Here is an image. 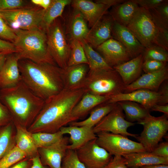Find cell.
<instances>
[{
  "instance_id": "obj_1",
  "label": "cell",
  "mask_w": 168,
  "mask_h": 168,
  "mask_svg": "<svg viewBox=\"0 0 168 168\" xmlns=\"http://www.w3.org/2000/svg\"><path fill=\"white\" fill-rule=\"evenodd\" d=\"M85 93L83 89H63L45 100L42 109L28 130L32 133L59 131L62 127L72 122V111Z\"/></svg>"
},
{
  "instance_id": "obj_2",
  "label": "cell",
  "mask_w": 168,
  "mask_h": 168,
  "mask_svg": "<svg viewBox=\"0 0 168 168\" xmlns=\"http://www.w3.org/2000/svg\"><path fill=\"white\" fill-rule=\"evenodd\" d=\"M18 64L22 81L44 101L64 89L65 70L56 64L24 59H20Z\"/></svg>"
},
{
  "instance_id": "obj_3",
  "label": "cell",
  "mask_w": 168,
  "mask_h": 168,
  "mask_svg": "<svg viewBox=\"0 0 168 168\" xmlns=\"http://www.w3.org/2000/svg\"><path fill=\"white\" fill-rule=\"evenodd\" d=\"M0 100L8 110L13 121L27 128L37 116L45 101L22 80L12 87L0 90Z\"/></svg>"
},
{
  "instance_id": "obj_4",
  "label": "cell",
  "mask_w": 168,
  "mask_h": 168,
  "mask_svg": "<svg viewBox=\"0 0 168 168\" xmlns=\"http://www.w3.org/2000/svg\"><path fill=\"white\" fill-rule=\"evenodd\" d=\"M14 30L16 37L13 44L20 59L56 64L49 51L45 30L38 27L29 30Z\"/></svg>"
},
{
  "instance_id": "obj_5",
  "label": "cell",
  "mask_w": 168,
  "mask_h": 168,
  "mask_svg": "<svg viewBox=\"0 0 168 168\" xmlns=\"http://www.w3.org/2000/svg\"><path fill=\"white\" fill-rule=\"evenodd\" d=\"M126 27L145 48L157 45L168 51V30L159 28L148 10L139 7Z\"/></svg>"
},
{
  "instance_id": "obj_6",
  "label": "cell",
  "mask_w": 168,
  "mask_h": 168,
  "mask_svg": "<svg viewBox=\"0 0 168 168\" xmlns=\"http://www.w3.org/2000/svg\"><path fill=\"white\" fill-rule=\"evenodd\" d=\"M126 85L118 73L110 69H89L82 89L93 95L110 96L124 93Z\"/></svg>"
},
{
  "instance_id": "obj_7",
  "label": "cell",
  "mask_w": 168,
  "mask_h": 168,
  "mask_svg": "<svg viewBox=\"0 0 168 168\" xmlns=\"http://www.w3.org/2000/svg\"><path fill=\"white\" fill-rule=\"evenodd\" d=\"M45 10L38 6L26 7L0 11V17L14 30L41 27Z\"/></svg>"
},
{
  "instance_id": "obj_8",
  "label": "cell",
  "mask_w": 168,
  "mask_h": 168,
  "mask_svg": "<svg viewBox=\"0 0 168 168\" xmlns=\"http://www.w3.org/2000/svg\"><path fill=\"white\" fill-rule=\"evenodd\" d=\"M49 51L56 64L63 69L68 67L70 48L63 25L57 19L46 29Z\"/></svg>"
},
{
  "instance_id": "obj_9",
  "label": "cell",
  "mask_w": 168,
  "mask_h": 168,
  "mask_svg": "<svg viewBox=\"0 0 168 168\" xmlns=\"http://www.w3.org/2000/svg\"><path fill=\"white\" fill-rule=\"evenodd\" d=\"M168 116L155 117L149 114L144 119L138 123L143 129L139 136L135 138L143 146L146 152H151L161 141L168 130Z\"/></svg>"
},
{
  "instance_id": "obj_10",
  "label": "cell",
  "mask_w": 168,
  "mask_h": 168,
  "mask_svg": "<svg viewBox=\"0 0 168 168\" xmlns=\"http://www.w3.org/2000/svg\"><path fill=\"white\" fill-rule=\"evenodd\" d=\"M96 134L97 144L112 156L146 152L140 143L131 140L127 136L108 132Z\"/></svg>"
},
{
  "instance_id": "obj_11",
  "label": "cell",
  "mask_w": 168,
  "mask_h": 168,
  "mask_svg": "<svg viewBox=\"0 0 168 168\" xmlns=\"http://www.w3.org/2000/svg\"><path fill=\"white\" fill-rule=\"evenodd\" d=\"M135 124L125 119L123 110L117 103L115 107L93 127V130L96 134L101 132H110L135 138L137 134L127 131L128 128Z\"/></svg>"
},
{
  "instance_id": "obj_12",
  "label": "cell",
  "mask_w": 168,
  "mask_h": 168,
  "mask_svg": "<svg viewBox=\"0 0 168 168\" xmlns=\"http://www.w3.org/2000/svg\"><path fill=\"white\" fill-rule=\"evenodd\" d=\"M76 151L79 160L87 168H104L113 157L97 144L96 139L89 141Z\"/></svg>"
},
{
  "instance_id": "obj_13",
  "label": "cell",
  "mask_w": 168,
  "mask_h": 168,
  "mask_svg": "<svg viewBox=\"0 0 168 168\" xmlns=\"http://www.w3.org/2000/svg\"><path fill=\"white\" fill-rule=\"evenodd\" d=\"M69 138L63 136L55 143L38 148L42 164L49 168H61L63 159L68 149Z\"/></svg>"
},
{
  "instance_id": "obj_14",
  "label": "cell",
  "mask_w": 168,
  "mask_h": 168,
  "mask_svg": "<svg viewBox=\"0 0 168 168\" xmlns=\"http://www.w3.org/2000/svg\"><path fill=\"white\" fill-rule=\"evenodd\" d=\"M161 99L160 92L146 89H140L128 93H121L110 96L107 101L115 103L119 101L128 100L137 103L150 111L155 104H159Z\"/></svg>"
},
{
  "instance_id": "obj_15",
  "label": "cell",
  "mask_w": 168,
  "mask_h": 168,
  "mask_svg": "<svg viewBox=\"0 0 168 168\" xmlns=\"http://www.w3.org/2000/svg\"><path fill=\"white\" fill-rule=\"evenodd\" d=\"M96 49L106 63L112 68L131 59L124 47L113 38L106 40Z\"/></svg>"
},
{
  "instance_id": "obj_16",
  "label": "cell",
  "mask_w": 168,
  "mask_h": 168,
  "mask_svg": "<svg viewBox=\"0 0 168 168\" xmlns=\"http://www.w3.org/2000/svg\"><path fill=\"white\" fill-rule=\"evenodd\" d=\"M112 35L113 38L124 47L131 59L142 54L144 51L145 48L128 28L114 21Z\"/></svg>"
},
{
  "instance_id": "obj_17",
  "label": "cell",
  "mask_w": 168,
  "mask_h": 168,
  "mask_svg": "<svg viewBox=\"0 0 168 168\" xmlns=\"http://www.w3.org/2000/svg\"><path fill=\"white\" fill-rule=\"evenodd\" d=\"M168 67L154 72L145 73L131 84L126 86L124 93L134 91L146 89L157 91L163 82L168 80Z\"/></svg>"
},
{
  "instance_id": "obj_18",
  "label": "cell",
  "mask_w": 168,
  "mask_h": 168,
  "mask_svg": "<svg viewBox=\"0 0 168 168\" xmlns=\"http://www.w3.org/2000/svg\"><path fill=\"white\" fill-rule=\"evenodd\" d=\"M114 21L109 12L89 29L84 40L93 48L98 46L112 38V30Z\"/></svg>"
},
{
  "instance_id": "obj_19",
  "label": "cell",
  "mask_w": 168,
  "mask_h": 168,
  "mask_svg": "<svg viewBox=\"0 0 168 168\" xmlns=\"http://www.w3.org/2000/svg\"><path fill=\"white\" fill-rule=\"evenodd\" d=\"M74 9L80 12L90 27H92L105 14L110 7L89 0H74L71 3Z\"/></svg>"
},
{
  "instance_id": "obj_20",
  "label": "cell",
  "mask_w": 168,
  "mask_h": 168,
  "mask_svg": "<svg viewBox=\"0 0 168 168\" xmlns=\"http://www.w3.org/2000/svg\"><path fill=\"white\" fill-rule=\"evenodd\" d=\"M20 59L16 53L7 55L0 71V90L12 87L22 81L19 67Z\"/></svg>"
},
{
  "instance_id": "obj_21",
  "label": "cell",
  "mask_w": 168,
  "mask_h": 168,
  "mask_svg": "<svg viewBox=\"0 0 168 168\" xmlns=\"http://www.w3.org/2000/svg\"><path fill=\"white\" fill-rule=\"evenodd\" d=\"M63 134L70 135L69 141L71 143L68 146V149L76 150L89 141L96 139V134L93 128L87 126H76L70 125L63 126L60 130Z\"/></svg>"
},
{
  "instance_id": "obj_22",
  "label": "cell",
  "mask_w": 168,
  "mask_h": 168,
  "mask_svg": "<svg viewBox=\"0 0 168 168\" xmlns=\"http://www.w3.org/2000/svg\"><path fill=\"white\" fill-rule=\"evenodd\" d=\"M143 61L142 54L113 68L118 73L124 84L127 86L131 84L140 77L142 71Z\"/></svg>"
},
{
  "instance_id": "obj_23",
  "label": "cell",
  "mask_w": 168,
  "mask_h": 168,
  "mask_svg": "<svg viewBox=\"0 0 168 168\" xmlns=\"http://www.w3.org/2000/svg\"><path fill=\"white\" fill-rule=\"evenodd\" d=\"M13 123L16 128V146L25 154L27 158L32 159L39 155L38 148L32 133L26 128L17 123Z\"/></svg>"
},
{
  "instance_id": "obj_24",
  "label": "cell",
  "mask_w": 168,
  "mask_h": 168,
  "mask_svg": "<svg viewBox=\"0 0 168 168\" xmlns=\"http://www.w3.org/2000/svg\"><path fill=\"white\" fill-rule=\"evenodd\" d=\"M64 89L73 90L82 89L89 70L87 64L68 66L64 69Z\"/></svg>"
},
{
  "instance_id": "obj_25",
  "label": "cell",
  "mask_w": 168,
  "mask_h": 168,
  "mask_svg": "<svg viewBox=\"0 0 168 168\" xmlns=\"http://www.w3.org/2000/svg\"><path fill=\"white\" fill-rule=\"evenodd\" d=\"M110 98V96L85 93L72 111V122L75 121L84 117L97 105L107 101Z\"/></svg>"
},
{
  "instance_id": "obj_26",
  "label": "cell",
  "mask_w": 168,
  "mask_h": 168,
  "mask_svg": "<svg viewBox=\"0 0 168 168\" xmlns=\"http://www.w3.org/2000/svg\"><path fill=\"white\" fill-rule=\"evenodd\" d=\"M87 22L82 14L74 9L68 19L65 32L70 41L85 40L89 30Z\"/></svg>"
},
{
  "instance_id": "obj_27",
  "label": "cell",
  "mask_w": 168,
  "mask_h": 168,
  "mask_svg": "<svg viewBox=\"0 0 168 168\" xmlns=\"http://www.w3.org/2000/svg\"><path fill=\"white\" fill-rule=\"evenodd\" d=\"M122 156L128 167H140L160 164L168 165V158L159 156L151 152H134L124 155Z\"/></svg>"
},
{
  "instance_id": "obj_28",
  "label": "cell",
  "mask_w": 168,
  "mask_h": 168,
  "mask_svg": "<svg viewBox=\"0 0 168 168\" xmlns=\"http://www.w3.org/2000/svg\"><path fill=\"white\" fill-rule=\"evenodd\" d=\"M139 7L132 0H125L123 3L112 7L109 13L114 21L126 26Z\"/></svg>"
},
{
  "instance_id": "obj_29",
  "label": "cell",
  "mask_w": 168,
  "mask_h": 168,
  "mask_svg": "<svg viewBox=\"0 0 168 168\" xmlns=\"http://www.w3.org/2000/svg\"><path fill=\"white\" fill-rule=\"evenodd\" d=\"M117 103H102L93 109L89 116L80 121H74L69 123L70 125L76 126H87L93 128L104 117L109 113L116 106Z\"/></svg>"
},
{
  "instance_id": "obj_30",
  "label": "cell",
  "mask_w": 168,
  "mask_h": 168,
  "mask_svg": "<svg viewBox=\"0 0 168 168\" xmlns=\"http://www.w3.org/2000/svg\"><path fill=\"white\" fill-rule=\"evenodd\" d=\"M71 0H52L45 10L41 27L45 31L52 23L62 16L65 7L71 4Z\"/></svg>"
},
{
  "instance_id": "obj_31",
  "label": "cell",
  "mask_w": 168,
  "mask_h": 168,
  "mask_svg": "<svg viewBox=\"0 0 168 168\" xmlns=\"http://www.w3.org/2000/svg\"><path fill=\"white\" fill-rule=\"evenodd\" d=\"M117 103L125 112L126 120L129 122H139L150 114V111L137 103L128 100Z\"/></svg>"
},
{
  "instance_id": "obj_32",
  "label": "cell",
  "mask_w": 168,
  "mask_h": 168,
  "mask_svg": "<svg viewBox=\"0 0 168 168\" xmlns=\"http://www.w3.org/2000/svg\"><path fill=\"white\" fill-rule=\"evenodd\" d=\"M16 128L12 121L0 127V160L15 146Z\"/></svg>"
},
{
  "instance_id": "obj_33",
  "label": "cell",
  "mask_w": 168,
  "mask_h": 168,
  "mask_svg": "<svg viewBox=\"0 0 168 168\" xmlns=\"http://www.w3.org/2000/svg\"><path fill=\"white\" fill-rule=\"evenodd\" d=\"M83 48L87 60L89 69H110L113 68L105 62L101 55L95 50L84 40L80 41Z\"/></svg>"
},
{
  "instance_id": "obj_34",
  "label": "cell",
  "mask_w": 168,
  "mask_h": 168,
  "mask_svg": "<svg viewBox=\"0 0 168 168\" xmlns=\"http://www.w3.org/2000/svg\"><path fill=\"white\" fill-rule=\"evenodd\" d=\"M70 52L68 67L82 64L88 65L83 48L80 42L76 40L70 41Z\"/></svg>"
},
{
  "instance_id": "obj_35",
  "label": "cell",
  "mask_w": 168,
  "mask_h": 168,
  "mask_svg": "<svg viewBox=\"0 0 168 168\" xmlns=\"http://www.w3.org/2000/svg\"><path fill=\"white\" fill-rule=\"evenodd\" d=\"M148 11L153 21L159 28L168 30V0Z\"/></svg>"
},
{
  "instance_id": "obj_36",
  "label": "cell",
  "mask_w": 168,
  "mask_h": 168,
  "mask_svg": "<svg viewBox=\"0 0 168 168\" xmlns=\"http://www.w3.org/2000/svg\"><path fill=\"white\" fill-rule=\"evenodd\" d=\"M32 135L38 148L51 145L63 137L60 131L53 133L38 132L32 133Z\"/></svg>"
},
{
  "instance_id": "obj_37",
  "label": "cell",
  "mask_w": 168,
  "mask_h": 168,
  "mask_svg": "<svg viewBox=\"0 0 168 168\" xmlns=\"http://www.w3.org/2000/svg\"><path fill=\"white\" fill-rule=\"evenodd\" d=\"M26 158L25 154L15 146L0 160V168H9Z\"/></svg>"
},
{
  "instance_id": "obj_38",
  "label": "cell",
  "mask_w": 168,
  "mask_h": 168,
  "mask_svg": "<svg viewBox=\"0 0 168 168\" xmlns=\"http://www.w3.org/2000/svg\"><path fill=\"white\" fill-rule=\"evenodd\" d=\"M143 60H153L165 62L168 61V51L157 45H153L145 48L142 54Z\"/></svg>"
},
{
  "instance_id": "obj_39",
  "label": "cell",
  "mask_w": 168,
  "mask_h": 168,
  "mask_svg": "<svg viewBox=\"0 0 168 168\" xmlns=\"http://www.w3.org/2000/svg\"><path fill=\"white\" fill-rule=\"evenodd\" d=\"M61 168H87L79 160L76 150L68 149L63 158Z\"/></svg>"
},
{
  "instance_id": "obj_40",
  "label": "cell",
  "mask_w": 168,
  "mask_h": 168,
  "mask_svg": "<svg viewBox=\"0 0 168 168\" xmlns=\"http://www.w3.org/2000/svg\"><path fill=\"white\" fill-rule=\"evenodd\" d=\"M16 37L14 30L0 17V38L13 43Z\"/></svg>"
},
{
  "instance_id": "obj_41",
  "label": "cell",
  "mask_w": 168,
  "mask_h": 168,
  "mask_svg": "<svg viewBox=\"0 0 168 168\" xmlns=\"http://www.w3.org/2000/svg\"><path fill=\"white\" fill-rule=\"evenodd\" d=\"M167 65V62L153 60L147 59L143 61L142 70L145 73L159 71Z\"/></svg>"
},
{
  "instance_id": "obj_42",
  "label": "cell",
  "mask_w": 168,
  "mask_h": 168,
  "mask_svg": "<svg viewBox=\"0 0 168 168\" xmlns=\"http://www.w3.org/2000/svg\"><path fill=\"white\" fill-rule=\"evenodd\" d=\"M28 6L26 0H0V11L12 10Z\"/></svg>"
},
{
  "instance_id": "obj_43",
  "label": "cell",
  "mask_w": 168,
  "mask_h": 168,
  "mask_svg": "<svg viewBox=\"0 0 168 168\" xmlns=\"http://www.w3.org/2000/svg\"><path fill=\"white\" fill-rule=\"evenodd\" d=\"M139 7L149 10L158 7L168 0H132Z\"/></svg>"
},
{
  "instance_id": "obj_44",
  "label": "cell",
  "mask_w": 168,
  "mask_h": 168,
  "mask_svg": "<svg viewBox=\"0 0 168 168\" xmlns=\"http://www.w3.org/2000/svg\"><path fill=\"white\" fill-rule=\"evenodd\" d=\"M12 121L8 110L0 100V127L7 125Z\"/></svg>"
},
{
  "instance_id": "obj_45",
  "label": "cell",
  "mask_w": 168,
  "mask_h": 168,
  "mask_svg": "<svg viewBox=\"0 0 168 168\" xmlns=\"http://www.w3.org/2000/svg\"><path fill=\"white\" fill-rule=\"evenodd\" d=\"M0 53L7 55L16 53V49L13 43L0 38Z\"/></svg>"
},
{
  "instance_id": "obj_46",
  "label": "cell",
  "mask_w": 168,
  "mask_h": 168,
  "mask_svg": "<svg viewBox=\"0 0 168 168\" xmlns=\"http://www.w3.org/2000/svg\"><path fill=\"white\" fill-rule=\"evenodd\" d=\"M156 156L168 158V142H165L158 144L151 152Z\"/></svg>"
},
{
  "instance_id": "obj_47",
  "label": "cell",
  "mask_w": 168,
  "mask_h": 168,
  "mask_svg": "<svg viewBox=\"0 0 168 168\" xmlns=\"http://www.w3.org/2000/svg\"><path fill=\"white\" fill-rule=\"evenodd\" d=\"M104 168H129L126 165L122 156H114Z\"/></svg>"
},
{
  "instance_id": "obj_48",
  "label": "cell",
  "mask_w": 168,
  "mask_h": 168,
  "mask_svg": "<svg viewBox=\"0 0 168 168\" xmlns=\"http://www.w3.org/2000/svg\"><path fill=\"white\" fill-rule=\"evenodd\" d=\"M158 91L161 95V99L159 105H165L168 103V80L164 81L160 86Z\"/></svg>"
},
{
  "instance_id": "obj_49",
  "label": "cell",
  "mask_w": 168,
  "mask_h": 168,
  "mask_svg": "<svg viewBox=\"0 0 168 168\" xmlns=\"http://www.w3.org/2000/svg\"><path fill=\"white\" fill-rule=\"evenodd\" d=\"M32 164V159L26 158L15 164L9 168H31Z\"/></svg>"
},
{
  "instance_id": "obj_50",
  "label": "cell",
  "mask_w": 168,
  "mask_h": 168,
  "mask_svg": "<svg viewBox=\"0 0 168 168\" xmlns=\"http://www.w3.org/2000/svg\"><path fill=\"white\" fill-rule=\"evenodd\" d=\"M150 111H156L163 113L168 116V104L161 105L155 104L152 107Z\"/></svg>"
},
{
  "instance_id": "obj_51",
  "label": "cell",
  "mask_w": 168,
  "mask_h": 168,
  "mask_svg": "<svg viewBox=\"0 0 168 168\" xmlns=\"http://www.w3.org/2000/svg\"><path fill=\"white\" fill-rule=\"evenodd\" d=\"M52 0H31L33 4L46 10L49 6Z\"/></svg>"
},
{
  "instance_id": "obj_52",
  "label": "cell",
  "mask_w": 168,
  "mask_h": 168,
  "mask_svg": "<svg viewBox=\"0 0 168 168\" xmlns=\"http://www.w3.org/2000/svg\"><path fill=\"white\" fill-rule=\"evenodd\" d=\"M125 1L124 0H97L95 2L111 7L123 3Z\"/></svg>"
},
{
  "instance_id": "obj_53",
  "label": "cell",
  "mask_w": 168,
  "mask_h": 168,
  "mask_svg": "<svg viewBox=\"0 0 168 168\" xmlns=\"http://www.w3.org/2000/svg\"><path fill=\"white\" fill-rule=\"evenodd\" d=\"M33 164L31 168H49V167L43 166L41 163L39 155L32 159Z\"/></svg>"
},
{
  "instance_id": "obj_54",
  "label": "cell",
  "mask_w": 168,
  "mask_h": 168,
  "mask_svg": "<svg viewBox=\"0 0 168 168\" xmlns=\"http://www.w3.org/2000/svg\"><path fill=\"white\" fill-rule=\"evenodd\" d=\"M140 168H168V165L160 164L139 167Z\"/></svg>"
},
{
  "instance_id": "obj_55",
  "label": "cell",
  "mask_w": 168,
  "mask_h": 168,
  "mask_svg": "<svg viewBox=\"0 0 168 168\" xmlns=\"http://www.w3.org/2000/svg\"><path fill=\"white\" fill-rule=\"evenodd\" d=\"M7 55L0 53V71L3 66Z\"/></svg>"
},
{
  "instance_id": "obj_56",
  "label": "cell",
  "mask_w": 168,
  "mask_h": 168,
  "mask_svg": "<svg viewBox=\"0 0 168 168\" xmlns=\"http://www.w3.org/2000/svg\"><path fill=\"white\" fill-rule=\"evenodd\" d=\"M129 168H140L139 167H129Z\"/></svg>"
}]
</instances>
